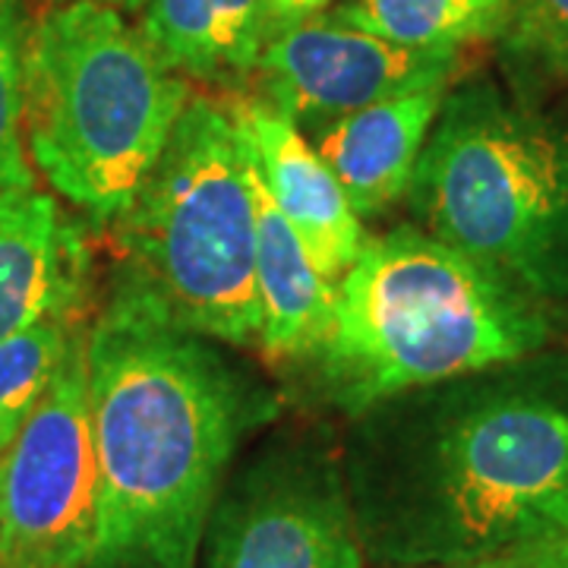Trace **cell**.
Listing matches in <instances>:
<instances>
[{"mask_svg":"<svg viewBox=\"0 0 568 568\" xmlns=\"http://www.w3.org/2000/svg\"><path fill=\"white\" fill-rule=\"evenodd\" d=\"M347 496L366 559L467 566L568 530V351L395 392L347 417Z\"/></svg>","mask_w":568,"mask_h":568,"instance_id":"cell-1","label":"cell"},{"mask_svg":"<svg viewBox=\"0 0 568 568\" xmlns=\"http://www.w3.org/2000/svg\"><path fill=\"white\" fill-rule=\"evenodd\" d=\"M99 530L89 568H196L212 506L275 395L123 268L89 323Z\"/></svg>","mask_w":568,"mask_h":568,"instance_id":"cell-2","label":"cell"},{"mask_svg":"<svg viewBox=\"0 0 568 568\" xmlns=\"http://www.w3.org/2000/svg\"><path fill=\"white\" fill-rule=\"evenodd\" d=\"M549 306L417 224L366 237L335 284L316 351L294 366L313 402L354 417L405 388L549 347Z\"/></svg>","mask_w":568,"mask_h":568,"instance_id":"cell-3","label":"cell"},{"mask_svg":"<svg viewBox=\"0 0 568 568\" xmlns=\"http://www.w3.org/2000/svg\"><path fill=\"white\" fill-rule=\"evenodd\" d=\"M193 99L118 7L54 3L26 36L22 121L39 174L95 227L130 209Z\"/></svg>","mask_w":568,"mask_h":568,"instance_id":"cell-4","label":"cell"},{"mask_svg":"<svg viewBox=\"0 0 568 568\" xmlns=\"http://www.w3.org/2000/svg\"><path fill=\"white\" fill-rule=\"evenodd\" d=\"M426 234L537 304H568V118L487 77L448 89L407 190Z\"/></svg>","mask_w":568,"mask_h":568,"instance_id":"cell-5","label":"cell"},{"mask_svg":"<svg viewBox=\"0 0 568 568\" xmlns=\"http://www.w3.org/2000/svg\"><path fill=\"white\" fill-rule=\"evenodd\" d=\"M114 227L126 268L183 325L231 347L260 342L256 164L227 104L186 102Z\"/></svg>","mask_w":568,"mask_h":568,"instance_id":"cell-6","label":"cell"},{"mask_svg":"<svg viewBox=\"0 0 568 568\" xmlns=\"http://www.w3.org/2000/svg\"><path fill=\"white\" fill-rule=\"evenodd\" d=\"M203 547L205 568H364L332 429H282L227 474Z\"/></svg>","mask_w":568,"mask_h":568,"instance_id":"cell-7","label":"cell"},{"mask_svg":"<svg viewBox=\"0 0 568 568\" xmlns=\"http://www.w3.org/2000/svg\"><path fill=\"white\" fill-rule=\"evenodd\" d=\"M89 325L0 462L3 568H89L99 530V462L89 410Z\"/></svg>","mask_w":568,"mask_h":568,"instance_id":"cell-8","label":"cell"},{"mask_svg":"<svg viewBox=\"0 0 568 568\" xmlns=\"http://www.w3.org/2000/svg\"><path fill=\"white\" fill-rule=\"evenodd\" d=\"M458 67L462 51L405 48L320 13L265 41L253 80L260 99L310 133L369 104L452 85Z\"/></svg>","mask_w":568,"mask_h":568,"instance_id":"cell-9","label":"cell"},{"mask_svg":"<svg viewBox=\"0 0 568 568\" xmlns=\"http://www.w3.org/2000/svg\"><path fill=\"white\" fill-rule=\"evenodd\" d=\"M241 126L265 193L278 205L313 265L328 282H342L364 250V224L347 203L338 178L320 159L306 133L260 95L224 99Z\"/></svg>","mask_w":568,"mask_h":568,"instance_id":"cell-10","label":"cell"},{"mask_svg":"<svg viewBox=\"0 0 568 568\" xmlns=\"http://www.w3.org/2000/svg\"><path fill=\"white\" fill-rule=\"evenodd\" d=\"M89 246L54 193L0 190V338L41 320H77Z\"/></svg>","mask_w":568,"mask_h":568,"instance_id":"cell-11","label":"cell"},{"mask_svg":"<svg viewBox=\"0 0 568 568\" xmlns=\"http://www.w3.org/2000/svg\"><path fill=\"white\" fill-rule=\"evenodd\" d=\"M448 85L398 95L335 118L306 133L320 159L338 178L357 219H379L407 200L429 130Z\"/></svg>","mask_w":568,"mask_h":568,"instance_id":"cell-12","label":"cell"},{"mask_svg":"<svg viewBox=\"0 0 568 568\" xmlns=\"http://www.w3.org/2000/svg\"><path fill=\"white\" fill-rule=\"evenodd\" d=\"M256 301H260L256 345L263 347L268 361L287 366H297L316 351L335 310V282H328L313 265L301 237L265 193L260 171H256Z\"/></svg>","mask_w":568,"mask_h":568,"instance_id":"cell-13","label":"cell"},{"mask_svg":"<svg viewBox=\"0 0 568 568\" xmlns=\"http://www.w3.org/2000/svg\"><path fill=\"white\" fill-rule=\"evenodd\" d=\"M140 32L155 58L190 80H253L272 26L265 0H145Z\"/></svg>","mask_w":568,"mask_h":568,"instance_id":"cell-14","label":"cell"},{"mask_svg":"<svg viewBox=\"0 0 568 568\" xmlns=\"http://www.w3.org/2000/svg\"><path fill=\"white\" fill-rule=\"evenodd\" d=\"M508 0H342L332 17L369 36L433 51L496 41Z\"/></svg>","mask_w":568,"mask_h":568,"instance_id":"cell-15","label":"cell"},{"mask_svg":"<svg viewBox=\"0 0 568 568\" xmlns=\"http://www.w3.org/2000/svg\"><path fill=\"white\" fill-rule=\"evenodd\" d=\"M496 44L511 95L544 104L549 89L568 82V0H508Z\"/></svg>","mask_w":568,"mask_h":568,"instance_id":"cell-16","label":"cell"},{"mask_svg":"<svg viewBox=\"0 0 568 568\" xmlns=\"http://www.w3.org/2000/svg\"><path fill=\"white\" fill-rule=\"evenodd\" d=\"M80 320H41L0 338V455L39 407Z\"/></svg>","mask_w":568,"mask_h":568,"instance_id":"cell-17","label":"cell"},{"mask_svg":"<svg viewBox=\"0 0 568 568\" xmlns=\"http://www.w3.org/2000/svg\"><path fill=\"white\" fill-rule=\"evenodd\" d=\"M26 22L20 0H0V190L36 186L22 121V58Z\"/></svg>","mask_w":568,"mask_h":568,"instance_id":"cell-18","label":"cell"},{"mask_svg":"<svg viewBox=\"0 0 568 568\" xmlns=\"http://www.w3.org/2000/svg\"><path fill=\"white\" fill-rule=\"evenodd\" d=\"M332 0H265V13H268V26H272V36L282 32L287 26H297V22L313 20L328 10Z\"/></svg>","mask_w":568,"mask_h":568,"instance_id":"cell-19","label":"cell"},{"mask_svg":"<svg viewBox=\"0 0 568 568\" xmlns=\"http://www.w3.org/2000/svg\"><path fill=\"white\" fill-rule=\"evenodd\" d=\"M398 568H540V559L534 549L525 552H511V556H496L484 562H467V566H398Z\"/></svg>","mask_w":568,"mask_h":568,"instance_id":"cell-20","label":"cell"},{"mask_svg":"<svg viewBox=\"0 0 568 568\" xmlns=\"http://www.w3.org/2000/svg\"><path fill=\"white\" fill-rule=\"evenodd\" d=\"M534 552L540 559V568H568V530L562 537H556L552 544L537 547Z\"/></svg>","mask_w":568,"mask_h":568,"instance_id":"cell-21","label":"cell"},{"mask_svg":"<svg viewBox=\"0 0 568 568\" xmlns=\"http://www.w3.org/2000/svg\"><path fill=\"white\" fill-rule=\"evenodd\" d=\"M54 3H67V0H54ZM92 3H108V7H126V10L145 7V0H92Z\"/></svg>","mask_w":568,"mask_h":568,"instance_id":"cell-22","label":"cell"},{"mask_svg":"<svg viewBox=\"0 0 568 568\" xmlns=\"http://www.w3.org/2000/svg\"><path fill=\"white\" fill-rule=\"evenodd\" d=\"M0 568H3V530H0Z\"/></svg>","mask_w":568,"mask_h":568,"instance_id":"cell-23","label":"cell"}]
</instances>
